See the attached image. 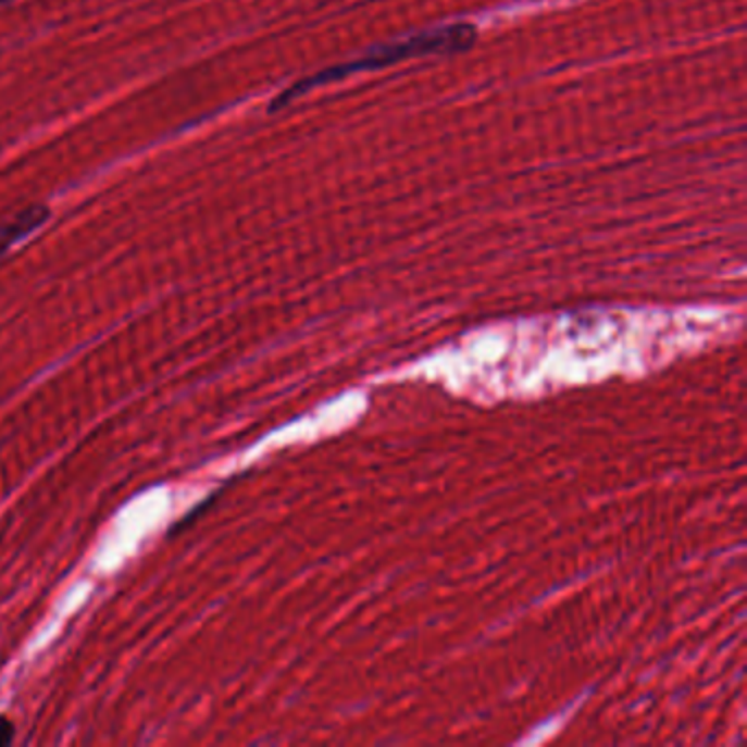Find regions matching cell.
<instances>
[{
	"label": "cell",
	"mask_w": 747,
	"mask_h": 747,
	"mask_svg": "<svg viewBox=\"0 0 747 747\" xmlns=\"http://www.w3.org/2000/svg\"><path fill=\"white\" fill-rule=\"evenodd\" d=\"M49 220V209L45 207H32L21 211L16 217H12L8 224L0 226V257H3L12 246L29 237L34 231H38Z\"/></svg>",
	"instance_id": "cell-2"
},
{
	"label": "cell",
	"mask_w": 747,
	"mask_h": 747,
	"mask_svg": "<svg viewBox=\"0 0 747 747\" xmlns=\"http://www.w3.org/2000/svg\"><path fill=\"white\" fill-rule=\"evenodd\" d=\"M476 42V29L472 25H447V27H438V29H429L416 36H410L408 40H397L390 45H382L375 47L371 51H366L362 58H358L356 62H347V64H338L332 69H325L312 77H306L298 84H294L291 88L283 90L281 97L276 101H272V110H281L283 105L291 103L294 99H298L301 95L310 92L316 86L362 73V71H375V69H384L390 64H399L412 58H423V55H450V53H461L472 49Z\"/></svg>",
	"instance_id": "cell-1"
},
{
	"label": "cell",
	"mask_w": 747,
	"mask_h": 747,
	"mask_svg": "<svg viewBox=\"0 0 747 747\" xmlns=\"http://www.w3.org/2000/svg\"><path fill=\"white\" fill-rule=\"evenodd\" d=\"M14 734H16L14 723L5 717H0V745H10L14 740Z\"/></svg>",
	"instance_id": "cell-3"
}]
</instances>
